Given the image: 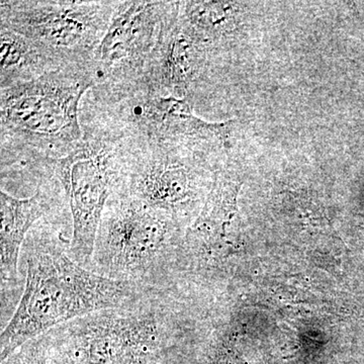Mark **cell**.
<instances>
[{"label": "cell", "instance_id": "cell-9", "mask_svg": "<svg viewBox=\"0 0 364 364\" xmlns=\"http://www.w3.org/2000/svg\"><path fill=\"white\" fill-rule=\"evenodd\" d=\"M65 205L63 191L54 177L41 181L30 198H16L0 188L2 323L7 322V318L9 320V311H13V306L16 311L23 294L18 262L26 236L38 222L57 214L58 208Z\"/></svg>", "mask_w": 364, "mask_h": 364}, {"label": "cell", "instance_id": "cell-5", "mask_svg": "<svg viewBox=\"0 0 364 364\" xmlns=\"http://www.w3.org/2000/svg\"><path fill=\"white\" fill-rule=\"evenodd\" d=\"M83 136L66 156L51 165L63 191L71 220L69 253L90 269L105 205L117 191L128 136L116 124L81 105Z\"/></svg>", "mask_w": 364, "mask_h": 364}, {"label": "cell", "instance_id": "cell-8", "mask_svg": "<svg viewBox=\"0 0 364 364\" xmlns=\"http://www.w3.org/2000/svg\"><path fill=\"white\" fill-rule=\"evenodd\" d=\"M177 4L158 0H117L109 28L91 60L95 85L134 82L140 77Z\"/></svg>", "mask_w": 364, "mask_h": 364}, {"label": "cell", "instance_id": "cell-10", "mask_svg": "<svg viewBox=\"0 0 364 364\" xmlns=\"http://www.w3.org/2000/svg\"><path fill=\"white\" fill-rule=\"evenodd\" d=\"M61 67L28 38L0 28V90L33 80Z\"/></svg>", "mask_w": 364, "mask_h": 364}, {"label": "cell", "instance_id": "cell-11", "mask_svg": "<svg viewBox=\"0 0 364 364\" xmlns=\"http://www.w3.org/2000/svg\"><path fill=\"white\" fill-rule=\"evenodd\" d=\"M18 351L21 352L25 364H48L45 350L39 337L23 345Z\"/></svg>", "mask_w": 364, "mask_h": 364}, {"label": "cell", "instance_id": "cell-7", "mask_svg": "<svg viewBox=\"0 0 364 364\" xmlns=\"http://www.w3.org/2000/svg\"><path fill=\"white\" fill-rule=\"evenodd\" d=\"M127 136L128 150L114 193L135 198L181 224L205 191V153Z\"/></svg>", "mask_w": 364, "mask_h": 364}, {"label": "cell", "instance_id": "cell-3", "mask_svg": "<svg viewBox=\"0 0 364 364\" xmlns=\"http://www.w3.org/2000/svg\"><path fill=\"white\" fill-rule=\"evenodd\" d=\"M173 289H147L39 338L48 364H167L183 329Z\"/></svg>", "mask_w": 364, "mask_h": 364}, {"label": "cell", "instance_id": "cell-2", "mask_svg": "<svg viewBox=\"0 0 364 364\" xmlns=\"http://www.w3.org/2000/svg\"><path fill=\"white\" fill-rule=\"evenodd\" d=\"M97 85L92 62L72 63L0 90L1 173L18 166L51 176L52 163L82 139L80 107Z\"/></svg>", "mask_w": 364, "mask_h": 364}, {"label": "cell", "instance_id": "cell-1", "mask_svg": "<svg viewBox=\"0 0 364 364\" xmlns=\"http://www.w3.org/2000/svg\"><path fill=\"white\" fill-rule=\"evenodd\" d=\"M61 218L59 213L44 218L26 236L21 254L25 284L20 303L2 328L1 363L57 326L124 305L147 291L79 265L69 253L70 238Z\"/></svg>", "mask_w": 364, "mask_h": 364}, {"label": "cell", "instance_id": "cell-4", "mask_svg": "<svg viewBox=\"0 0 364 364\" xmlns=\"http://www.w3.org/2000/svg\"><path fill=\"white\" fill-rule=\"evenodd\" d=\"M181 247V224L114 193L98 227L90 270L143 289H173Z\"/></svg>", "mask_w": 364, "mask_h": 364}, {"label": "cell", "instance_id": "cell-6", "mask_svg": "<svg viewBox=\"0 0 364 364\" xmlns=\"http://www.w3.org/2000/svg\"><path fill=\"white\" fill-rule=\"evenodd\" d=\"M109 0H2L0 28L28 38L59 65L92 60L111 23Z\"/></svg>", "mask_w": 364, "mask_h": 364}]
</instances>
